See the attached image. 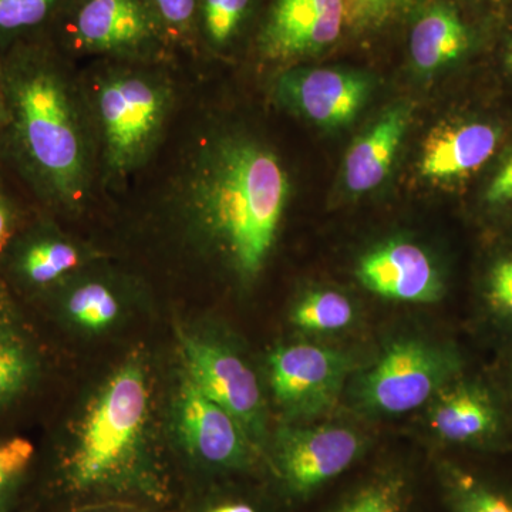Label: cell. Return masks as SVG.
<instances>
[{"label": "cell", "instance_id": "23", "mask_svg": "<svg viewBox=\"0 0 512 512\" xmlns=\"http://www.w3.org/2000/svg\"><path fill=\"white\" fill-rule=\"evenodd\" d=\"M448 500L453 512H512L511 491L463 471L448 476Z\"/></svg>", "mask_w": 512, "mask_h": 512}, {"label": "cell", "instance_id": "37", "mask_svg": "<svg viewBox=\"0 0 512 512\" xmlns=\"http://www.w3.org/2000/svg\"><path fill=\"white\" fill-rule=\"evenodd\" d=\"M20 512H29V511L23 510V511H20Z\"/></svg>", "mask_w": 512, "mask_h": 512}, {"label": "cell", "instance_id": "2", "mask_svg": "<svg viewBox=\"0 0 512 512\" xmlns=\"http://www.w3.org/2000/svg\"><path fill=\"white\" fill-rule=\"evenodd\" d=\"M151 390L146 366L128 360L104 382L77 434L53 466V483L69 494L164 495L150 447Z\"/></svg>", "mask_w": 512, "mask_h": 512}, {"label": "cell", "instance_id": "12", "mask_svg": "<svg viewBox=\"0 0 512 512\" xmlns=\"http://www.w3.org/2000/svg\"><path fill=\"white\" fill-rule=\"evenodd\" d=\"M343 26L345 0H274L259 30V52L275 62L318 55Z\"/></svg>", "mask_w": 512, "mask_h": 512}, {"label": "cell", "instance_id": "15", "mask_svg": "<svg viewBox=\"0 0 512 512\" xmlns=\"http://www.w3.org/2000/svg\"><path fill=\"white\" fill-rule=\"evenodd\" d=\"M45 373V356L35 332L0 286V416L35 396Z\"/></svg>", "mask_w": 512, "mask_h": 512}, {"label": "cell", "instance_id": "18", "mask_svg": "<svg viewBox=\"0 0 512 512\" xmlns=\"http://www.w3.org/2000/svg\"><path fill=\"white\" fill-rule=\"evenodd\" d=\"M2 264L18 288L43 293L55 288L80 265L79 249L50 232L35 231L16 237Z\"/></svg>", "mask_w": 512, "mask_h": 512}, {"label": "cell", "instance_id": "14", "mask_svg": "<svg viewBox=\"0 0 512 512\" xmlns=\"http://www.w3.org/2000/svg\"><path fill=\"white\" fill-rule=\"evenodd\" d=\"M357 278L370 292L400 302H436L443 292L429 255L410 242H389L363 256Z\"/></svg>", "mask_w": 512, "mask_h": 512}, {"label": "cell", "instance_id": "22", "mask_svg": "<svg viewBox=\"0 0 512 512\" xmlns=\"http://www.w3.org/2000/svg\"><path fill=\"white\" fill-rule=\"evenodd\" d=\"M353 318L355 309L352 303L335 291L308 293L292 312V322L305 332H336L349 326Z\"/></svg>", "mask_w": 512, "mask_h": 512}, {"label": "cell", "instance_id": "32", "mask_svg": "<svg viewBox=\"0 0 512 512\" xmlns=\"http://www.w3.org/2000/svg\"><path fill=\"white\" fill-rule=\"evenodd\" d=\"M191 512H262L252 501L241 497L208 498Z\"/></svg>", "mask_w": 512, "mask_h": 512}, {"label": "cell", "instance_id": "26", "mask_svg": "<svg viewBox=\"0 0 512 512\" xmlns=\"http://www.w3.org/2000/svg\"><path fill=\"white\" fill-rule=\"evenodd\" d=\"M404 487L399 478H383L360 488L335 512H403Z\"/></svg>", "mask_w": 512, "mask_h": 512}, {"label": "cell", "instance_id": "7", "mask_svg": "<svg viewBox=\"0 0 512 512\" xmlns=\"http://www.w3.org/2000/svg\"><path fill=\"white\" fill-rule=\"evenodd\" d=\"M66 35L74 49L140 56L167 42L146 0H74Z\"/></svg>", "mask_w": 512, "mask_h": 512}, {"label": "cell", "instance_id": "27", "mask_svg": "<svg viewBox=\"0 0 512 512\" xmlns=\"http://www.w3.org/2000/svg\"><path fill=\"white\" fill-rule=\"evenodd\" d=\"M167 39H188L197 33L200 0H146Z\"/></svg>", "mask_w": 512, "mask_h": 512}, {"label": "cell", "instance_id": "24", "mask_svg": "<svg viewBox=\"0 0 512 512\" xmlns=\"http://www.w3.org/2000/svg\"><path fill=\"white\" fill-rule=\"evenodd\" d=\"M252 0H200L197 33L212 47H224L234 40L247 19Z\"/></svg>", "mask_w": 512, "mask_h": 512}, {"label": "cell", "instance_id": "6", "mask_svg": "<svg viewBox=\"0 0 512 512\" xmlns=\"http://www.w3.org/2000/svg\"><path fill=\"white\" fill-rule=\"evenodd\" d=\"M185 376L241 424L252 443L265 436V406L251 367L227 346L178 330Z\"/></svg>", "mask_w": 512, "mask_h": 512}, {"label": "cell", "instance_id": "34", "mask_svg": "<svg viewBox=\"0 0 512 512\" xmlns=\"http://www.w3.org/2000/svg\"><path fill=\"white\" fill-rule=\"evenodd\" d=\"M77 512H137V510L124 504H101L83 508V510Z\"/></svg>", "mask_w": 512, "mask_h": 512}, {"label": "cell", "instance_id": "8", "mask_svg": "<svg viewBox=\"0 0 512 512\" xmlns=\"http://www.w3.org/2000/svg\"><path fill=\"white\" fill-rule=\"evenodd\" d=\"M269 382L276 402L291 417H313L338 400L350 360L323 346H281L269 356Z\"/></svg>", "mask_w": 512, "mask_h": 512}, {"label": "cell", "instance_id": "35", "mask_svg": "<svg viewBox=\"0 0 512 512\" xmlns=\"http://www.w3.org/2000/svg\"><path fill=\"white\" fill-rule=\"evenodd\" d=\"M477 2L487 3V5L491 6H501V8L512 5V0H477Z\"/></svg>", "mask_w": 512, "mask_h": 512}, {"label": "cell", "instance_id": "16", "mask_svg": "<svg viewBox=\"0 0 512 512\" xmlns=\"http://www.w3.org/2000/svg\"><path fill=\"white\" fill-rule=\"evenodd\" d=\"M480 45V32L453 3L436 2L420 13L410 33V55L421 73H434L466 59Z\"/></svg>", "mask_w": 512, "mask_h": 512}, {"label": "cell", "instance_id": "29", "mask_svg": "<svg viewBox=\"0 0 512 512\" xmlns=\"http://www.w3.org/2000/svg\"><path fill=\"white\" fill-rule=\"evenodd\" d=\"M481 200L491 210L512 208V148L498 161L484 185Z\"/></svg>", "mask_w": 512, "mask_h": 512}, {"label": "cell", "instance_id": "5", "mask_svg": "<svg viewBox=\"0 0 512 512\" xmlns=\"http://www.w3.org/2000/svg\"><path fill=\"white\" fill-rule=\"evenodd\" d=\"M457 367L456 357L446 350L421 340H399L363 376L360 403L377 414L412 412L439 392Z\"/></svg>", "mask_w": 512, "mask_h": 512}, {"label": "cell", "instance_id": "10", "mask_svg": "<svg viewBox=\"0 0 512 512\" xmlns=\"http://www.w3.org/2000/svg\"><path fill=\"white\" fill-rule=\"evenodd\" d=\"M362 440L346 427H284L276 437V467L293 495L312 494L348 470Z\"/></svg>", "mask_w": 512, "mask_h": 512}, {"label": "cell", "instance_id": "13", "mask_svg": "<svg viewBox=\"0 0 512 512\" xmlns=\"http://www.w3.org/2000/svg\"><path fill=\"white\" fill-rule=\"evenodd\" d=\"M505 128L488 119L441 124L424 140L420 174L436 183H460L480 173L500 154Z\"/></svg>", "mask_w": 512, "mask_h": 512}, {"label": "cell", "instance_id": "33", "mask_svg": "<svg viewBox=\"0 0 512 512\" xmlns=\"http://www.w3.org/2000/svg\"><path fill=\"white\" fill-rule=\"evenodd\" d=\"M501 67H503L504 73L512 80V30L510 35L505 39L503 46V52L500 56Z\"/></svg>", "mask_w": 512, "mask_h": 512}, {"label": "cell", "instance_id": "28", "mask_svg": "<svg viewBox=\"0 0 512 512\" xmlns=\"http://www.w3.org/2000/svg\"><path fill=\"white\" fill-rule=\"evenodd\" d=\"M413 0H345V25L365 32L386 25L404 12Z\"/></svg>", "mask_w": 512, "mask_h": 512}, {"label": "cell", "instance_id": "17", "mask_svg": "<svg viewBox=\"0 0 512 512\" xmlns=\"http://www.w3.org/2000/svg\"><path fill=\"white\" fill-rule=\"evenodd\" d=\"M410 117L409 106H394L352 144L345 160V185L352 194H366L386 180Z\"/></svg>", "mask_w": 512, "mask_h": 512}, {"label": "cell", "instance_id": "25", "mask_svg": "<svg viewBox=\"0 0 512 512\" xmlns=\"http://www.w3.org/2000/svg\"><path fill=\"white\" fill-rule=\"evenodd\" d=\"M64 0H0V39L32 32L46 23Z\"/></svg>", "mask_w": 512, "mask_h": 512}, {"label": "cell", "instance_id": "36", "mask_svg": "<svg viewBox=\"0 0 512 512\" xmlns=\"http://www.w3.org/2000/svg\"><path fill=\"white\" fill-rule=\"evenodd\" d=\"M3 107H5V96H3L2 80H0V119H2Z\"/></svg>", "mask_w": 512, "mask_h": 512}, {"label": "cell", "instance_id": "21", "mask_svg": "<svg viewBox=\"0 0 512 512\" xmlns=\"http://www.w3.org/2000/svg\"><path fill=\"white\" fill-rule=\"evenodd\" d=\"M36 461V446L28 437L0 436V512H20V501Z\"/></svg>", "mask_w": 512, "mask_h": 512}, {"label": "cell", "instance_id": "20", "mask_svg": "<svg viewBox=\"0 0 512 512\" xmlns=\"http://www.w3.org/2000/svg\"><path fill=\"white\" fill-rule=\"evenodd\" d=\"M121 305L113 289L100 281L74 286L60 299L59 313L79 328L100 332L119 319Z\"/></svg>", "mask_w": 512, "mask_h": 512}, {"label": "cell", "instance_id": "19", "mask_svg": "<svg viewBox=\"0 0 512 512\" xmlns=\"http://www.w3.org/2000/svg\"><path fill=\"white\" fill-rule=\"evenodd\" d=\"M431 427L451 443H471L493 434L498 414L483 389L463 384L441 394L431 414Z\"/></svg>", "mask_w": 512, "mask_h": 512}, {"label": "cell", "instance_id": "3", "mask_svg": "<svg viewBox=\"0 0 512 512\" xmlns=\"http://www.w3.org/2000/svg\"><path fill=\"white\" fill-rule=\"evenodd\" d=\"M10 111L20 151L47 190L63 201L83 194L87 151L79 114L56 67L20 52L9 74Z\"/></svg>", "mask_w": 512, "mask_h": 512}, {"label": "cell", "instance_id": "9", "mask_svg": "<svg viewBox=\"0 0 512 512\" xmlns=\"http://www.w3.org/2000/svg\"><path fill=\"white\" fill-rule=\"evenodd\" d=\"M178 439L188 454L211 470H241L252 463V441L234 417L184 377L174 402Z\"/></svg>", "mask_w": 512, "mask_h": 512}, {"label": "cell", "instance_id": "31", "mask_svg": "<svg viewBox=\"0 0 512 512\" xmlns=\"http://www.w3.org/2000/svg\"><path fill=\"white\" fill-rule=\"evenodd\" d=\"M18 237V215L8 200L0 194V264Z\"/></svg>", "mask_w": 512, "mask_h": 512}, {"label": "cell", "instance_id": "4", "mask_svg": "<svg viewBox=\"0 0 512 512\" xmlns=\"http://www.w3.org/2000/svg\"><path fill=\"white\" fill-rule=\"evenodd\" d=\"M168 94L141 74H119L97 94L104 151L111 170L126 173L147 157L167 114Z\"/></svg>", "mask_w": 512, "mask_h": 512}, {"label": "cell", "instance_id": "30", "mask_svg": "<svg viewBox=\"0 0 512 512\" xmlns=\"http://www.w3.org/2000/svg\"><path fill=\"white\" fill-rule=\"evenodd\" d=\"M487 295L498 311L512 319V255L501 256L491 265Z\"/></svg>", "mask_w": 512, "mask_h": 512}, {"label": "cell", "instance_id": "1", "mask_svg": "<svg viewBox=\"0 0 512 512\" xmlns=\"http://www.w3.org/2000/svg\"><path fill=\"white\" fill-rule=\"evenodd\" d=\"M288 195V174L272 151L249 138L227 137L198 160L188 205L237 271L254 276L274 244Z\"/></svg>", "mask_w": 512, "mask_h": 512}, {"label": "cell", "instance_id": "11", "mask_svg": "<svg viewBox=\"0 0 512 512\" xmlns=\"http://www.w3.org/2000/svg\"><path fill=\"white\" fill-rule=\"evenodd\" d=\"M276 96L315 126H349L372 93L366 74L342 69H293L276 82Z\"/></svg>", "mask_w": 512, "mask_h": 512}]
</instances>
